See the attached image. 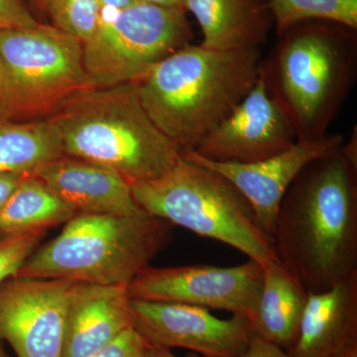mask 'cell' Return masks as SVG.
Listing matches in <instances>:
<instances>
[{
  "label": "cell",
  "mask_w": 357,
  "mask_h": 357,
  "mask_svg": "<svg viewBox=\"0 0 357 357\" xmlns=\"http://www.w3.org/2000/svg\"><path fill=\"white\" fill-rule=\"evenodd\" d=\"M356 29L332 21L309 20L289 28L260 76L287 115L297 141L328 134L357 75Z\"/></svg>",
  "instance_id": "obj_3"
},
{
  "label": "cell",
  "mask_w": 357,
  "mask_h": 357,
  "mask_svg": "<svg viewBox=\"0 0 357 357\" xmlns=\"http://www.w3.org/2000/svg\"><path fill=\"white\" fill-rule=\"evenodd\" d=\"M340 149L298 175L275 220L276 255L307 292L357 273V168Z\"/></svg>",
  "instance_id": "obj_1"
},
{
  "label": "cell",
  "mask_w": 357,
  "mask_h": 357,
  "mask_svg": "<svg viewBox=\"0 0 357 357\" xmlns=\"http://www.w3.org/2000/svg\"><path fill=\"white\" fill-rule=\"evenodd\" d=\"M29 3L31 4L33 7L37 9V10L40 11V13L46 14L47 13V7H48L49 0H28Z\"/></svg>",
  "instance_id": "obj_32"
},
{
  "label": "cell",
  "mask_w": 357,
  "mask_h": 357,
  "mask_svg": "<svg viewBox=\"0 0 357 357\" xmlns=\"http://www.w3.org/2000/svg\"><path fill=\"white\" fill-rule=\"evenodd\" d=\"M262 61L260 49L189 44L132 83L150 119L183 152L234 112L259 79Z\"/></svg>",
  "instance_id": "obj_2"
},
{
  "label": "cell",
  "mask_w": 357,
  "mask_h": 357,
  "mask_svg": "<svg viewBox=\"0 0 357 357\" xmlns=\"http://www.w3.org/2000/svg\"><path fill=\"white\" fill-rule=\"evenodd\" d=\"M263 267L255 260L236 266L148 265L128 284L131 299L175 302L229 312L250 321L261 292Z\"/></svg>",
  "instance_id": "obj_9"
},
{
  "label": "cell",
  "mask_w": 357,
  "mask_h": 357,
  "mask_svg": "<svg viewBox=\"0 0 357 357\" xmlns=\"http://www.w3.org/2000/svg\"><path fill=\"white\" fill-rule=\"evenodd\" d=\"M95 88L83 43L53 25L0 30V119H48L73 96Z\"/></svg>",
  "instance_id": "obj_7"
},
{
  "label": "cell",
  "mask_w": 357,
  "mask_h": 357,
  "mask_svg": "<svg viewBox=\"0 0 357 357\" xmlns=\"http://www.w3.org/2000/svg\"><path fill=\"white\" fill-rule=\"evenodd\" d=\"M48 229H35L0 236V285L16 277L26 260L38 248Z\"/></svg>",
  "instance_id": "obj_23"
},
{
  "label": "cell",
  "mask_w": 357,
  "mask_h": 357,
  "mask_svg": "<svg viewBox=\"0 0 357 357\" xmlns=\"http://www.w3.org/2000/svg\"><path fill=\"white\" fill-rule=\"evenodd\" d=\"M142 357H180L174 354L171 349H164V347H154V345L148 344L146 349H145L144 354ZM185 357H204L199 356L198 354L195 352H190L188 356Z\"/></svg>",
  "instance_id": "obj_29"
},
{
  "label": "cell",
  "mask_w": 357,
  "mask_h": 357,
  "mask_svg": "<svg viewBox=\"0 0 357 357\" xmlns=\"http://www.w3.org/2000/svg\"><path fill=\"white\" fill-rule=\"evenodd\" d=\"M296 141L287 115L259 76L234 112L192 151L213 161L252 163L285 151Z\"/></svg>",
  "instance_id": "obj_12"
},
{
  "label": "cell",
  "mask_w": 357,
  "mask_h": 357,
  "mask_svg": "<svg viewBox=\"0 0 357 357\" xmlns=\"http://www.w3.org/2000/svg\"><path fill=\"white\" fill-rule=\"evenodd\" d=\"M26 174H0V211L6 206Z\"/></svg>",
  "instance_id": "obj_27"
},
{
  "label": "cell",
  "mask_w": 357,
  "mask_h": 357,
  "mask_svg": "<svg viewBox=\"0 0 357 357\" xmlns=\"http://www.w3.org/2000/svg\"><path fill=\"white\" fill-rule=\"evenodd\" d=\"M333 357H357V347L356 349H349V351L342 352Z\"/></svg>",
  "instance_id": "obj_33"
},
{
  "label": "cell",
  "mask_w": 357,
  "mask_h": 357,
  "mask_svg": "<svg viewBox=\"0 0 357 357\" xmlns=\"http://www.w3.org/2000/svg\"><path fill=\"white\" fill-rule=\"evenodd\" d=\"M77 282L13 277L0 285V340L18 357H63L68 307Z\"/></svg>",
  "instance_id": "obj_10"
},
{
  "label": "cell",
  "mask_w": 357,
  "mask_h": 357,
  "mask_svg": "<svg viewBox=\"0 0 357 357\" xmlns=\"http://www.w3.org/2000/svg\"><path fill=\"white\" fill-rule=\"evenodd\" d=\"M241 357H294L278 345L271 344L257 335H251L245 351Z\"/></svg>",
  "instance_id": "obj_26"
},
{
  "label": "cell",
  "mask_w": 357,
  "mask_h": 357,
  "mask_svg": "<svg viewBox=\"0 0 357 357\" xmlns=\"http://www.w3.org/2000/svg\"><path fill=\"white\" fill-rule=\"evenodd\" d=\"M307 291L280 260L263 266L261 292L250 319L253 335L290 351L297 340Z\"/></svg>",
  "instance_id": "obj_18"
},
{
  "label": "cell",
  "mask_w": 357,
  "mask_h": 357,
  "mask_svg": "<svg viewBox=\"0 0 357 357\" xmlns=\"http://www.w3.org/2000/svg\"><path fill=\"white\" fill-rule=\"evenodd\" d=\"M77 215L57 194L32 174H26L2 211L0 236L67 223Z\"/></svg>",
  "instance_id": "obj_20"
},
{
  "label": "cell",
  "mask_w": 357,
  "mask_h": 357,
  "mask_svg": "<svg viewBox=\"0 0 357 357\" xmlns=\"http://www.w3.org/2000/svg\"><path fill=\"white\" fill-rule=\"evenodd\" d=\"M62 156L60 134L49 119H0V174H32Z\"/></svg>",
  "instance_id": "obj_19"
},
{
  "label": "cell",
  "mask_w": 357,
  "mask_h": 357,
  "mask_svg": "<svg viewBox=\"0 0 357 357\" xmlns=\"http://www.w3.org/2000/svg\"><path fill=\"white\" fill-rule=\"evenodd\" d=\"M184 7L211 50L260 49L274 26L269 0H185Z\"/></svg>",
  "instance_id": "obj_17"
},
{
  "label": "cell",
  "mask_w": 357,
  "mask_h": 357,
  "mask_svg": "<svg viewBox=\"0 0 357 357\" xmlns=\"http://www.w3.org/2000/svg\"><path fill=\"white\" fill-rule=\"evenodd\" d=\"M277 34L309 20L332 21L357 29V0H269Z\"/></svg>",
  "instance_id": "obj_21"
},
{
  "label": "cell",
  "mask_w": 357,
  "mask_h": 357,
  "mask_svg": "<svg viewBox=\"0 0 357 357\" xmlns=\"http://www.w3.org/2000/svg\"><path fill=\"white\" fill-rule=\"evenodd\" d=\"M344 141L337 133H328L316 140L296 141L285 151L252 163L213 161L192 150H185L182 155L236 185L252 206L259 227L272 238L279 206L295 178L314 160L340 149Z\"/></svg>",
  "instance_id": "obj_13"
},
{
  "label": "cell",
  "mask_w": 357,
  "mask_h": 357,
  "mask_svg": "<svg viewBox=\"0 0 357 357\" xmlns=\"http://www.w3.org/2000/svg\"><path fill=\"white\" fill-rule=\"evenodd\" d=\"M340 152L347 159V161L351 164L352 166L357 168V135L356 128H354V132L351 133V138L347 140V142H344V144L340 147Z\"/></svg>",
  "instance_id": "obj_28"
},
{
  "label": "cell",
  "mask_w": 357,
  "mask_h": 357,
  "mask_svg": "<svg viewBox=\"0 0 357 357\" xmlns=\"http://www.w3.org/2000/svg\"><path fill=\"white\" fill-rule=\"evenodd\" d=\"M0 357H8L6 356V352L2 349L1 345H0Z\"/></svg>",
  "instance_id": "obj_34"
},
{
  "label": "cell",
  "mask_w": 357,
  "mask_h": 357,
  "mask_svg": "<svg viewBox=\"0 0 357 357\" xmlns=\"http://www.w3.org/2000/svg\"><path fill=\"white\" fill-rule=\"evenodd\" d=\"M130 187L135 203L149 215L227 244L262 267L279 260L248 199L211 169L182 155L165 175Z\"/></svg>",
  "instance_id": "obj_6"
},
{
  "label": "cell",
  "mask_w": 357,
  "mask_h": 357,
  "mask_svg": "<svg viewBox=\"0 0 357 357\" xmlns=\"http://www.w3.org/2000/svg\"><path fill=\"white\" fill-rule=\"evenodd\" d=\"M46 119L57 128L66 156L107 167L130 185L162 177L182 157L145 112L133 83L84 89Z\"/></svg>",
  "instance_id": "obj_4"
},
{
  "label": "cell",
  "mask_w": 357,
  "mask_h": 357,
  "mask_svg": "<svg viewBox=\"0 0 357 357\" xmlns=\"http://www.w3.org/2000/svg\"><path fill=\"white\" fill-rule=\"evenodd\" d=\"M100 26L83 44L84 67L95 88L132 83L162 60L191 44L185 8L135 2L102 10Z\"/></svg>",
  "instance_id": "obj_8"
},
{
  "label": "cell",
  "mask_w": 357,
  "mask_h": 357,
  "mask_svg": "<svg viewBox=\"0 0 357 357\" xmlns=\"http://www.w3.org/2000/svg\"><path fill=\"white\" fill-rule=\"evenodd\" d=\"M52 25L84 44L95 35L102 16L100 0H49Z\"/></svg>",
  "instance_id": "obj_22"
},
{
  "label": "cell",
  "mask_w": 357,
  "mask_h": 357,
  "mask_svg": "<svg viewBox=\"0 0 357 357\" xmlns=\"http://www.w3.org/2000/svg\"><path fill=\"white\" fill-rule=\"evenodd\" d=\"M137 1L152 4V6L170 7V8H185V0H137Z\"/></svg>",
  "instance_id": "obj_31"
},
{
  "label": "cell",
  "mask_w": 357,
  "mask_h": 357,
  "mask_svg": "<svg viewBox=\"0 0 357 357\" xmlns=\"http://www.w3.org/2000/svg\"><path fill=\"white\" fill-rule=\"evenodd\" d=\"M147 342L133 326L89 357H142Z\"/></svg>",
  "instance_id": "obj_24"
},
{
  "label": "cell",
  "mask_w": 357,
  "mask_h": 357,
  "mask_svg": "<svg viewBox=\"0 0 357 357\" xmlns=\"http://www.w3.org/2000/svg\"><path fill=\"white\" fill-rule=\"evenodd\" d=\"M39 24L25 0H0V30L33 28Z\"/></svg>",
  "instance_id": "obj_25"
},
{
  "label": "cell",
  "mask_w": 357,
  "mask_h": 357,
  "mask_svg": "<svg viewBox=\"0 0 357 357\" xmlns=\"http://www.w3.org/2000/svg\"><path fill=\"white\" fill-rule=\"evenodd\" d=\"M131 310L133 328L148 344L164 349L180 347L204 357H241L252 335L245 317L220 319L194 305L131 299Z\"/></svg>",
  "instance_id": "obj_11"
},
{
  "label": "cell",
  "mask_w": 357,
  "mask_h": 357,
  "mask_svg": "<svg viewBox=\"0 0 357 357\" xmlns=\"http://www.w3.org/2000/svg\"><path fill=\"white\" fill-rule=\"evenodd\" d=\"M135 2L137 0H100L102 10H121Z\"/></svg>",
  "instance_id": "obj_30"
},
{
  "label": "cell",
  "mask_w": 357,
  "mask_h": 357,
  "mask_svg": "<svg viewBox=\"0 0 357 357\" xmlns=\"http://www.w3.org/2000/svg\"><path fill=\"white\" fill-rule=\"evenodd\" d=\"M133 326L128 286L77 282L70 296L63 357H89Z\"/></svg>",
  "instance_id": "obj_15"
},
{
  "label": "cell",
  "mask_w": 357,
  "mask_h": 357,
  "mask_svg": "<svg viewBox=\"0 0 357 357\" xmlns=\"http://www.w3.org/2000/svg\"><path fill=\"white\" fill-rule=\"evenodd\" d=\"M357 347V273L321 292H307L294 357H333Z\"/></svg>",
  "instance_id": "obj_16"
},
{
  "label": "cell",
  "mask_w": 357,
  "mask_h": 357,
  "mask_svg": "<svg viewBox=\"0 0 357 357\" xmlns=\"http://www.w3.org/2000/svg\"><path fill=\"white\" fill-rule=\"evenodd\" d=\"M173 227L147 213L77 215L37 248L16 277L128 286L168 243Z\"/></svg>",
  "instance_id": "obj_5"
},
{
  "label": "cell",
  "mask_w": 357,
  "mask_h": 357,
  "mask_svg": "<svg viewBox=\"0 0 357 357\" xmlns=\"http://www.w3.org/2000/svg\"><path fill=\"white\" fill-rule=\"evenodd\" d=\"M32 175L48 185L77 215L145 213L134 201L128 181L93 162L64 155L40 167Z\"/></svg>",
  "instance_id": "obj_14"
}]
</instances>
